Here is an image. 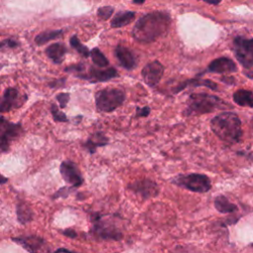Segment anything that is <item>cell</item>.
<instances>
[{
	"label": "cell",
	"instance_id": "7402d4cb",
	"mask_svg": "<svg viewBox=\"0 0 253 253\" xmlns=\"http://www.w3.org/2000/svg\"><path fill=\"white\" fill-rule=\"evenodd\" d=\"M134 16H135V14L132 11L119 12L113 18V20L111 22V26L113 28H121V27L126 26L134 19Z\"/></svg>",
	"mask_w": 253,
	"mask_h": 253
},
{
	"label": "cell",
	"instance_id": "ffe728a7",
	"mask_svg": "<svg viewBox=\"0 0 253 253\" xmlns=\"http://www.w3.org/2000/svg\"><path fill=\"white\" fill-rule=\"evenodd\" d=\"M233 101L241 107L253 108V92L245 89H239L233 93Z\"/></svg>",
	"mask_w": 253,
	"mask_h": 253
},
{
	"label": "cell",
	"instance_id": "d4e9b609",
	"mask_svg": "<svg viewBox=\"0 0 253 253\" xmlns=\"http://www.w3.org/2000/svg\"><path fill=\"white\" fill-rule=\"evenodd\" d=\"M90 56L92 58V61L99 67H107L109 65L108 58L98 47H94L90 51Z\"/></svg>",
	"mask_w": 253,
	"mask_h": 253
},
{
	"label": "cell",
	"instance_id": "60d3db41",
	"mask_svg": "<svg viewBox=\"0 0 253 253\" xmlns=\"http://www.w3.org/2000/svg\"><path fill=\"white\" fill-rule=\"evenodd\" d=\"M251 124H252V126H253V118H252V121H251Z\"/></svg>",
	"mask_w": 253,
	"mask_h": 253
},
{
	"label": "cell",
	"instance_id": "d590c367",
	"mask_svg": "<svg viewBox=\"0 0 253 253\" xmlns=\"http://www.w3.org/2000/svg\"><path fill=\"white\" fill-rule=\"evenodd\" d=\"M220 81H222L224 83H227V84H234L235 83L234 78L233 77H228V76H222L220 78Z\"/></svg>",
	"mask_w": 253,
	"mask_h": 253
},
{
	"label": "cell",
	"instance_id": "9c48e42d",
	"mask_svg": "<svg viewBox=\"0 0 253 253\" xmlns=\"http://www.w3.org/2000/svg\"><path fill=\"white\" fill-rule=\"evenodd\" d=\"M59 171L64 181L70 184L73 188H78L82 185L83 177L79 168L74 162L70 160L62 161L59 166Z\"/></svg>",
	"mask_w": 253,
	"mask_h": 253
},
{
	"label": "cell",
	"instance_id": "836d02e7",
	"mask_svg": "<svg viewBox=\"0 0 253 253\" xmlns=\"http://www.w3.org/2000/svg\"><path fill=\"white\" fill-rule=\"evenodd\" d=\"M64 82H65V78H60V79H56L54 80L53 82L49 83V86L51 88H60L64 85Z\"/></svg>",
	"mask_w": 253,
	"mask_h": 253
},
{
	"label": "cell",
	"instance_id": "4dcf8cb0",
	"mask_svg": "<svg viewBox=\"0 0 253 253\" xmlns=\"http://www.w3.org/2000/svg\"><path fill=\"white\" fill-rule=\"evenodd\" d=\"M85 69V66L83 63H77L74 65H70L65 68V71L67 72H83Z\"/></svg>",
	"mask_w": 253,
	"mask_h": 253
},
{
	"label": "cell",
	"instance_id": "603a6c76",
	"mask_svg": "<svg viewBox=\"0 0 253 253\" xmlns=\"http://www.w3.org/2000/svg\"><path fill=\"white\" fill-rule=\"evenodd\" d=\"M214 207L219 212H222V213H229V212H234L237 211L236 205L230 203L229 200L222 195L215 197Z\"/></svg>",
	"mask_w": 253,
	"mask_h": 253
},
{
	"label": "cell",
	"instance_id": "2e32d148",
	"mask_svg": "<svg viewBox=\"0 0 253 253\" xmlns=\"http://www.w3.org/2000/svg\"><path fill=\"white\" fill-rule=\"evenodd\" d=\"M18 97L19 92L16 88H7L0 102V113H6L15 108Z\"/></svg>",
	"mask_w": 253,
	"mask_h": 253
},
{
	"label": "cell",
	"instance_id": "f35d334b",
	"mask_svg": "<svg viewBox=\"0 0 253 253\" xmlns=\"http://www.w3.org/2000/svg\"><path fill=\"white\" fill-rule=\"evenodd\" d=\"M56 252H70L69 249H66V248H58L56 250Z\"/></svg>",
	"mask_w": 253,
	"mask_h": 253
},
{
	"label": "cell",
	"instance_id": "7a4b0ae2",
	"mask_svg": "<svg viewBox=\"0 0 253 253\" xmlns=\"http://www.w3.org/2000/svg\"><path fill=\"white\" fill-rule=\"evenodd\" d=\"M212 132L223 142L233 144L240 141L242 136L241 122L233 112H222L211 121Z\"/></svg>",
	"mask_w": 253,
	"mask_h": 253
},
{
	"label": "cell",
	"instance_id": "4316f807",
	"mask_svg": "<svg viewBox=\"0 0 253 253\" xmlns=\"http://www.w3.org/2000/svg\"><path fill=\"white\" fill-rule=\"evenodd\" d=\"M50 112H51V115L55 122H68L66 115L64 113H62L61 111H59L58 107L55 104H51Z\"/></svg>",
	"mask_w": 253,
	"mask_h": 253
},
{
	"label": "cell",
	"instance_id": "484cf974",
	"mask_svg": "<svg viewBox=\"0 0 253 253\" xmlns=\"http://www.w3.org/2000/svg\"><path fill=\"white\" fill-rule=\"evenodd\" d=\"M70 44L71 46L77 50V52H79L82 56L84 57H88L90 55V50L88 49L87 46H85L83 43H81V42L79 41V39L77 38V36H72L70 38Z\"/></svg>",
	"mask_w": 253,
	"mask_h": 253
},
{
	"label": "cell",
	"instance_id": "277c9868",
	"mask_svg": "<svg viewBox=\"0 0 253 253\" xmlns=\"http://www.w3.org/2000/svg\"><path fill=\"white\" fill-rule=\"evenodd\" d=\"M126 100V93L119 88H105L95 94L96 108L100 112H113Z\"/></svg>",
	"mask_w": 253,
	"mask_h": 253
},
{
	"label": "cell",
	"instance_id": "f546056e",
	"mask_svg": "<svg viewBox=\"0 0 253 253\" xmlns=\"http://www.w3.org/2000/svg\"><path fill=\"white\" fill-rule=\"evenodd\" d=\"M72 188H73V187H62V188H60V189L52 196V198H53V199H57V198H66V197L70 194V192L72 191Z\"/></svg>",
	"mask_w": 253,
	"mask_h": 253
},
{
	"label": "cell",
	"instance_id": "d6986e66",
	"mask_svg": "<svg viewBox=\"0 0 253 253\" xmlns=\"http://www.w3.org/2000/svg\"><path fill=\"white\" fill-rule=\"evenodd\" d=\"M188 85H191V86H205L207 88H210L213 91H216L218 88H217V85L211 81V80H209V79H199V78H194V79H189L181 84H179L176 89L174 90V93H178L180 91H182L184 88H186Z\"/></svg>",
	"mask_w": 253,
	"mask_h": 253
},
{
	"label": "cell",
	"instance_id": "7c38bea8",
	"mask_svg": "<svg viewBox=\"0 0 253 253\" xmlns=\"http://www.w3.org/2000/svg\"><path fill=\"white\" fill-rule=\"evenodd\" d=\"M77 77L88 80L91 83L105 82L119 76L118 71L114 67H109L106 69H100L97 67H90L89 71L86 74H77Z\"/></svg>",
	"mask_w": 253,
	"mask_h": 253
},
{
	"label": "cell",
	"instance_id": "ab89813d",
	"mask_svg": "<svg viewBox=\"0 0 253 253\" xmlns=\"http://www.w3.org/2000/svg\"><path fill=\"white\" fill-rule=\"evenodd\" d=\"M144 1H145V0H133V2L136 3V4H142Z\"/></svg>",
	"mask_w": 253,
	"mask_h": 253
},
{
	"label": "cell",
	"instance_id": "ba28073f",
	"mask_svg": "<svg viewBox=\"0 0 253 253\" xmlns=\"http://www.w3.org/2000/svg\"><path fill=\"white\" fill-rule=\"evenodd\" d=\"M23 132L21 124H14L0 116V154L7 152L10 142Z\"/></svg>",
	"mask_w": 253,
	"mask_h": 253
},
{
	"label": "cell",
	"instance_id": "d6a6232c",
	"mask_svg": "<svg viewBox=\"0 0 253 253\" xmlns=\"http://www.w3.org/2000/svg\"><path fill=\"white\" fill-rule=\"evenodd\" d=\"M18 45V42L13 41V40H5L3 42H0V48H2L3 46H8V47H15Z\"/></svg>",
	"mask_w": 253,
	"mask_h": 253
},
{
	"label": "cell",
	"instance_id": "52a82bcc",
	"mask_svg": "<svg viewBox=\"0 0 253 253\" xmlns=\"http://www.w3.org/2000/svg\"><path fill=\"white\" fill-rule=\"evenodd\" d=\"M233 52L245 69L253 68V39L235 38L233 41Z\"/></svg>",
	"mask_w": 253,
	"mask_h": 253
},
{
	"label": "cell",
	"instance_id": "8992f818",
	"mask_svg": "<svg viewBox=\"0 0 253 253\" xmlns=\"http://www.w3.org/2000/svg\"><path fill=\"white\" fill-rule=\"evenodd\" d=\"M93 226L91 234L100 240H121L123 238L122 231L112 222L103 220L98 213L92 214Z\"/></svg>",
	"mask_w": 253,
	"mask_h": 253
},
{
	"label": "cell",
	"instance_id": "44dd1931",
	"mask_svg": "<svg viewBox=\"0 0 253 253\" xmlns=\"http://www.w3.org/2000/svg\"><path fill=\"white\" fill-rule=\"evenodd\" d=\"M16 212H17V218L20 223L26 224L30 221H32L34 214L33 211L31 210L30 206H28L25 202L18 203L16 207Z\"/></svg>",
	"mask_w": 253,
	"mask_h": 253
},
{
	"label": "cell",
	"instance_id": "83f0119b",
	"mask_svg": "<svg viewBox=\"0 0 253 253\" xmlns=\"http://www.w3.org/2000/svg\"><path fill=\"white\" fill-rule=\"evenodd\" d=\"M113 12H114L113 7H110V6L101 7L98 9V17L102 20H108L112 16Z\"/></svg>",
	"mask_w": 253,
	"mask_h": 253
},
{
	"label": "cell",
	"instance_id": "8d00e7d4",
	"mask_svg": "<svg viewBox=\"0 0 253 253\" xmlns=\"http://www.w3.org/2000/svg\"><path fill=\"white\" fill-rule=\"evenodd\" d=\"M7 182H8V178H6V177H4L3 175L0 174V185L5 184V183H7Z\"/></svg>",
	"mask_w": 253,
	"mask_h": 253
},
{
	"label": "cell",
	"instance_id": "e575fe53",
	"mask_svg": "<svg viewBox=\"0 0 253 253\" xmlns=\"http://www.w3.org/2000/svg\"><path fill=\"white\" fill-rule=\"evenodd\" d=\"M61 233H62L63 235H65V236L69 237V238H75V237L77 236V233H76L73 229H71V228L64 229V230H62V231H61Z\"/></svg>",
	"mask_w": 253,
	"mask_h": 253
},
{
	"label": "cell",
	"instance_id": "6da1fadb",
	"mask_svg": "<svg viewBox=\"0 0 253 253\" xmlns=\"http://www.w3.org/2000/svg\"><path fill=\"white\" fill-rule=\"evenodd\" d=\"M171 24L170 16L167 13L156 11L141 17L134 25L132 38L141 43H149L164 36Z\"/></svg>",
	"mask_w": 253,
	"mask_h": 253
},
{
	"label": "cell",
	"instance_id": "cb8c5ba5",
	"mask_svg": "<svg viewBox=\"0 0 253 253\" xmlns=\"http://www.w3.org/2000/svg\"><path fill=\"white\" fill-rule=\"evenodd\" d=\"M63 31L62 30H54V31H46L43 33H41L39 35L36 36L35 38V42L37 44L42 45L44 44L45 42L54 40L56 38H59L62 35Z\"/></svg>",
	"mask_w": 253,
	"mask_h": 253
},
{
	"label": "cell",
	"instance_id": "ac0fdd59",
	"mask_svg": "<svg viewBox=\"0 0 253 253\" xmlns=\"http://www.w3.org/2000/svg\"><path fill=\"white\" fill-rule=\"evenodd\" d=\"M109 143V138L102 132L98 131L93 133L84 143V147L92 154L96 152V149L100 146H104Z\"/></svg>",
	"mask_w": 253,
	"mask_h": 253
},
{
	"label": "cell",
	"instance_id": "e0dca14e",
	"mask_svg": "<svg viewBox=\"0 0 253 253\" xmlns=\"http://www.w3.org/2000/svg\"><path fill=\"white\" fill-rule=\"evenodd\" d=\"M67 49L64 44L60 42H55L48 45L45 49V53L49 59H51L55 64H60L63 61L64 55Z\"/></svg>",
	"mask_w": 253,
	"mask_h": 253
},
{
	"label": "cell",
	"instance_id": "74e56055",
	"mask_svg": "<svg viewBox=\"0 0 253 253\" xmlns=\"http://www.w3.org/2000/svg\"><path fill=\"white\" fill-rule=\"evenodd\" d=\"M203 1H205V2H207V3H210V4H214V5H216V4H218L221 0H203Z\"/></svg>",
	"mask_w": 253,
	"mask_h": 253
},
{
	"label": "cell",
	"instance_id": "8fae6325",
	"mask_svg": "<svg viewBox=\"0 0 253 253\" xmlns=\"http://www.w3.org/2000/svg\"><path fill=\"white\" fill-rule=\"evenodd\" d=\"M164 73V66L158 60L147 63L141 70L143 81L149 87H155L161 80Z\"/></svg>",
	"mask_w": 253,
	"mask_h": 253
},
{
	"label": "cell",
	"instance_id": "5bb4252c",
	"mask_svg": "<svg viewBox=\"0 0 253 253\" xmlns=\"http://www.w3.org/2000/svg\"><path fill=\"white\" fill-rule=\"evenodd\" d=\"M12 240L18 244H20L23 248H25L29 252H38L45 246V241L37 235H28V236H20L12 238Z\"/></svg>",
	"mask_w": 253,
	"mask_h": 253
},
{
	"label": "cell",
	"instance_id": "1f68e13d",
	"mask_svg": "<svg viewBox=\"0 0 253 253\" xmlns=\"http://www.w3.org/2000/svg\"><path fill=\"white\" fill-rule=\"evenodd\" d=\"M150 114V108L148 106H144L142 108H136V113L135 117L137 118H142V117H148Z\"/></svg>",
	"mask_w": 253,
	"mask_h": 253
},
{
	"label": "cell",
	"instance_id": "f1b7e54d",
	"mask_svg": "<svg viewBox=\"0 0 253 253\" xmlns=\"http://www.w3.org/2000/svg\"><path fill=\"white\" fill-rule=\"evenodd\" d=\"M70 99V95L69 93H59L56 95V100L59 103V107L61 109H64L67 106V103Z\"/></svg>",
	"mask_w": 253,
	"mask_h": 253
},
{
	"label": "cell",
	"instance_id": "9a60e30c",
	"mask_svg": "<svg viewBox=\"0 0 253 253\" xmlns=\"http://www.w3.org/2000/svg\"><path fill=\"white\" fill-rule=\"evenodd\" d=\"M116 57L118 58L120 64L126 70H132L136 66V59L127 47L124 45H118L115 49Z\"/></svg>",
	"mask_w": 253,
	"mask_h": 253
},
{
	"label": "cell",
	"instance_id": "30bf717a",
	"mask_svg": "<svg viewBox=\"0 0 253 253\" xmlns=\"http://www.w3.org/2000/svg\"><path fill=\"white\" fill-rule=\"evenodd\" d=\"M128 189L144 199L156 197L159 193L158 185L151 179H141L134 181L128 185Z\"/></svg>",
	"mask_w": 253,
	"mask_h": 253
},
{
	"label": "cell",
	"instance_id": "4fadbf2b",
	"mask_svg": "<svg viewBox=\"0 0 253 253\" xmlns=\"http://www.w3.org/2000/svg\"><path fill=\"white\" fill-rule=\"evenodd\" d=\"M207 71L212 72V73H230V72H236L237 66L233 60H231L228 57L222 56L212 60L209 64Z\"/></svg>",
	"mask_w": 253,
	"mask_h": 253
},
{
	"label": "cell",
	"instance_id": "3957f363",
	"mask_svg": "<svg viewBox=\"0 0 253 253\" xmlns=\"http://www.w3.org/2000/svg\"><path fill=\"white\" fill-rule=\"evenodd\" d=\"M226 109H232V106L219 97L207 93H193L188 98L184 116L192 117Z\"/></svg>",
	"mask_w": 253,
	"mask_h": 253
},
{
	"label": "cell",
	"instance_id": "5b68a950",
	"mask_svg": "<svg viewBox=\"0 0 253 253\" xmlns=\"http://www.w3.org/2000/svg\"><path fill=\"white\" fill-rule=\"evenodd\" d=\"M171 182L179 187L185 188L196 193H207L211 188L210 178L205 174L191 173L187 175H178Z\"/></svg>",
	"mask_w": 253,
	"mask_h": 253
}]
</instances>
